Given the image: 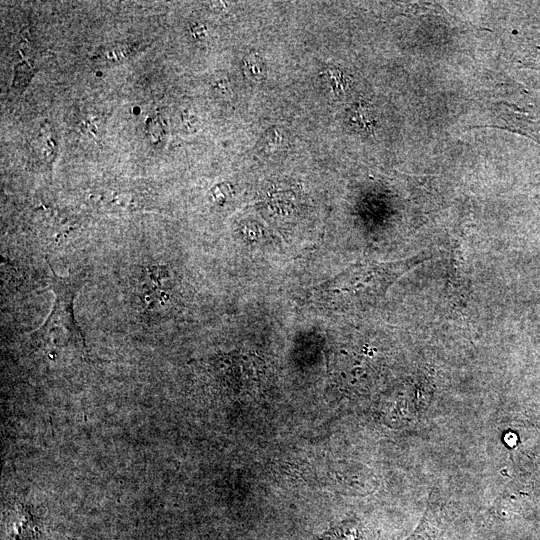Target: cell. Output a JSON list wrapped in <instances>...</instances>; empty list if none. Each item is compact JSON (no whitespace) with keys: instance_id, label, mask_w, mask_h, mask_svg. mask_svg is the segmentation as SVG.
I'll use <instances>...</instances> for the list:
<instances>
[{"instance_id":"obj_3","label":"cell","mask_w":540,"mask_h":540,"mask_svg":"<svg viewBox=\"0 0 540 540\" xmlns=\"http://www.w3.org/2000/svg\"><path fill=\"white\" fill-rule=\"evenodd\" d=\"M435 539V522L430 515L426 514L424 520L416 529V531L406 540H434Z\"/></svg>"},{"instance_id":"obj_1","label":"cell","mask_w":540,"mask_h":540,"mask_svg":"<svg viewBox=\"0 0 540 540\" xmlns=\"http://www.w3.org/2000/svg\"><path fill=\"white\" fill-rule=\"evenodd\" d=\"M51 271L50 286L54 301L45 322L33 332V341L39 344L72 346L86 352L85 340L74 315V300L85 283L84 273L59 276L47 259Z\"/></svg>"},{"instance_id":"obj_4","label":"cell","mask_w":540,"mask_h":540,"mask_svg":"<svg viewBox=\"0 0 540 540\" xmlns=\"http://www.w3.org/2000/svg\"><path fill=\"white\" fill-rule=\"evenodd\" d=\"M31 77V67L26 62L19 63L15 68L14 87L18 90L24 88Z\"/></svg>"},{"instance_id":"obj_2","label":"cell","mask_w":540,"mask_h":540,"mask_svg":"<svg viewBox=\"0 0 540 540\" xmlns=\"http://www.w3.org/2000/svg\"><path fill=\"white\" fill-rule=\"evenodd\" d=\"M321 540H362V538L359 529L347 523L332 529Z\"/></svg>"}]
</instances>
